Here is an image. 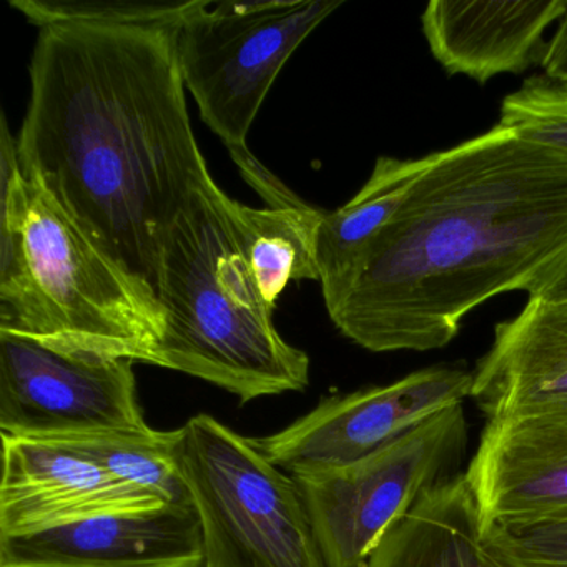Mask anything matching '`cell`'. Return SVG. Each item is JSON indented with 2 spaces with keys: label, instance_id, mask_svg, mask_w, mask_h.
Masks as SVG:
<instances>
[{
  "label": "cell",
  "instance_id": "13",
  "mask_svg": "<svg viewBox=\"0 0 567 567\" xmlns=\"http://www.w3.org/2000/svg\"><path fill=\"white\" fill-rule=\"evenodd\" d=\"M566 11L567 0H433L421 25L431 54L447 74L486 84L496 75L540 65L547 45L544 34Z\"/></svg>",
  "mask_w": 567,
  "mask_h": 567
},
{
  "label": "cell",
  "instance_id": "8",
  "mask_svg": "<svg viewBox=\"0 0 567 567\" xmlns=\"http://www.w3.org/2000/svg\"><path fill=\"white\" fill-rule=\"evenodd\" d=\"M135 361L81 357L0 331V433L41 440L148 426Z\"/></svg>",
  "mask_w": 567,
  "mask_h": 567
},
{
  "label": "cell",
  "instance_id": "21",
  "mask_svg": "<svg viewBox=\"0 0 567 567\" xmlns=\"http://www.w3.org/2000/svg\"><path fill=\"white\" fill-rule=\"evenodd\" d=\"M484 540L509 567H567V519L484 526Z\"/></svg>",
  "mask_w": 567,
  "mask_h": 567
},
{
  "label": "cell",
  "instance_id": "22",
  "mask_svg": "<svg viewBox=\"0 0 567 567\" xmlns=\"http://www.w3.org/2000/svg\"><path fill=\"white\" fill-rule=\"evenodd\" d=\"M527 295L529 300H567V250L534 281Z\"/></svg>",
  "mask_w": 567,
  "mask_h": 567
},
{
  "label": "cell",
  "instance_id": "1",
  "mask_svg": "<svg viewBox=\"0 0 567 567\" xmlns=\"http://www.w3.org/2000/svg\"><path fill=\"white\" fill-rule=\"evenodd\" d=\"M178 28L39 29L16 137L24 177L155 297L175 221L215 182L188 115Z\"/></svg>",
  "mask_w": 567,
  "mask_h": 567
},
{
  "label": "cell",
  "instance_id": "23",
  "mask_svg": "<svg viewBox=\"0 0 567 567\" xmlns=\"http://www.w3.org/2000/svg\"><path fill=\"white\" fill-rule=\"evenodd\" d=\"M540 68L547 75L567 79V11L557 25L556 34L547 42Z\"/></svg>",
  "mask_w": 567,
  "mask_h": 567
},
{
  "label": "cell",
  "instance_id": "11",
  "mask_svg": "<svg viewBox=\"0 0 567 567\" xmlns=\"http://www.w3.org/2000/svg\"><path fill=\"white\" fill-rule=\"evenodd\" d=\"M464 476L484 526L567 519V408L487 420Z\"/></svg>",
  "mask_w": 567,
  "mask_h": 567
},
{
  "label": "cell",
  "instance_id": "7",
  "mask_svg": "<svg viewBox=\"0 0 567 567\" xmlns=\"http://www.w3.org/2000/svg\"><path fill=\"white\" fill-rule=\"evenodd\" d=\"M466 451V413L454 404L354 463L291 474L324 567H367L398 519L463 473Z\"/></svg>",
  "mask_w": 567,
  "mask_h": 567
},
{
  "label": "cell",
  "instance_id": "3",
  "mask_svg": "<svg viewBox=\"0 0 567 567\" xmlns=\"http://www.w3.org/2000/svg\"><path fill=\"white\" fill-rule=\"evenodd\" d=\"M0 331L81 357L158 364L161 301L94 244L0 134Z\"/></svg>",
  "mask_w": 567,
  "mask_h": 567
},
{
  "label": "cell",
  "instance_id": "9",
  "mask_svg": "<svg viewBox=\"0 0 567 567\" xmlns=\"http://www.w3.org/2000/svg\"><path fill=\"white\" fill-rule=\"evenodd\" d=\"M471 390L473 371L426 368L383 386L324 398L285 430L251 441L290 474L344 466L463 404Z\"/></svg>",
  "mask_w": 567,
  "mask_h": 567
},
{
  "label": "cell",
  "instance_id": "15",
  "mask_svg": "<svg viewBox=\"0 0 567 567\" xmlns=\"http://www.w3.org/2000/svg\"><path fill=\"white\" fill-rule=\"evenodd\" d=\"M237 165L245 181L265 198L264 208L231 200V215L255 284L275 310L291 280H320L317 237L324 210L297 197L254 154Z\"/></svg>",
  "mask_w": 567,
  "mask_h": 567
},
{
  "label": "cell",
  "instance_id": "16",
  "mask_svg": "<svg viewBox=\"0 0 567 567\" xmlns=\"http://www.w3.org/2000/svg\"><path fill=\"white\" fill-rule=\"evenodd\" d=\"M367 567H509L484 540L463 473L424 494L384 534Z\"/></svg>",
  "mask_w": 567,
  "mask_h": 567
},
{
  "label": "cell",
  "instance_id": "19",
  "mask_svg": "<svg viewBox=\"0 0 567 567\" xmlns=\"http://www.w3.org/2000/svg\"><path fill=\"white\" fill-rule=\"evenodd\" d=\"M499 127L523 141L567 155V79H527L501 105Z\"/></svg>",
  "mask_w": 567,
  "mask_h": 567
},
{
  "label": "cell",
  "instance_id": "18",
  "mask_svg": "<svg viewBox=\"0 0 567 567\" xmlns=\"http://www.w3.org/2000/svg\"><path fill=\"white\" fill-rule=\"evenodd\" d=\"M35 441L78 454L118 480L158 494L165 503L181 506L192 504L178 461L181 427L174 431L154 430L151 426L79 431Z\"/></svg>",
  "mask_w": 567,
  "mask_h": 567
},
{
  "label": "cell",
  "instance_id": "2",
  "mask_svg": "<svg viewBox=\"0 0 567 567\" xmlns=\"http://www.w3.org/2000/svg\"><path fill=\"white\" fill-rule=\"evenodd\" d=\"M566 250L567 155L496 125L431 154L393 220L321 290L364 350H440L470 311L527 293Z\"/></svg>",
  "mask_w": 567,
  "mask_h": 567
},
{
  "label": "cell",
  "instance_id": "5",
  "mask_svg": "<svg viewBox=\"0 0 567 567\" xmlns=\"http://www.w3.org/2000/svg\"><path fill=\"white\" fill-rule=\"evenodd\" d=\"M182 430L181 470L205 567H324L297 481L210 414Z\"/></svg>",
  "mask_w": 567,
  "mask_h": 567
},
{
  "label": "cell",
  "instance_id": "12",
  "mask_svg": "<svg viewBox=\"0 0 567 567\" xmlns=\"http://www.w3.org/2000/svg\"><path fill=\"white\" fill-rule=\"evenodd\" d=\"M0 567H205L194 504L0 536Z\"/></svg>",
  "mask_w": 567,
  "mask_h": 567
},
{
  "label": "cell",
  "instance_id": "20",
  "mask_svg": "<svg viewBox=\"0 0 567 567\" xmlns=\"http://www.w3.org/2000/svg\"><path fill=\"white\" fill-rule=\"evenodd\" d=\"M187 2H99V0H11L38 29L65 22L122 25H178L194 8Z\"/></svg>",
  "mask_w": 567,
  "mask_h": 567
},
{
  "label": "cell",
  "instance_id": "17",
  "mask_svg": "<svg viewBox=\"0 0 567 567\" xmlns=\"http://www.w3.org/2000/svg\"><path fill=\"white\" fill-rule=\"evenodd\" d=\"M423 158L380 157L371 177L343 207L323 212L317 237L321 287L337 280L400 210L411 185L430 164Z\"/></svg>",
  "mask_w": 567,
  "mask_h": 567
},
{
  "label": "cell",
  "instance_id": "6",
  "mask_svg": "<svg viewBox=\"0 0 567 567\" xmlns=\"http://www.w3.org/2000/svg\"><path fill=\"white\" fill-rule=\"evenodd\" d=\"M341 6L343 0H195L178 28V65L202 121L230 155L248 151L251 125L281 69Z\"/></svg>",
  "mask_w": 567,
  "mask_h": 567
},
{
  "label": "cell",
  "instance_id": "14",
  "mask_svg": "<svg viewBox=\"0 0 567 567\" xmlns=\"http://www.w3.org/2000/svg\"><path fill=\"white\" fill-rule=\"evenodd\" d=\"M471 398L487 420L567 408V300H527L496 324L474 368Z\"/></svg>",
  "mask_w": 567,
  "mask_h": 567
},
{
  "label": "cell",
  "instance_id": "4",
  "mask_svg": "<svg viewBox=\"0 0 567 567\" xmlns=\"http://www.w3.org/2000/svg\"><path fill=\"white\" fill-rule=\"evenodd\" d=\"M231 200L212 182L168 235L157 293L165 311L157 367L200 378L247 404L303 391L310 358L275 328L274 308L241 250Z\"/></svg>",
  "mask_w": 567,
  "mask_h": 567
},
{
  "label": "cell",
  "instance_id": "10",
  "mask_svg": "<svg viewBox=\"0 0 567 567\" xmlns=\"http://www.w3.org/2000/svg\"><path fill=\"white\" fill-rule=\"evenodd\" d=\"M2 437L0 536L44 533L95 517L167 506L158 494L118 480L54 444Z\"/></svg>",
  "mask_w": 567,
  "mask_h": 567
}]
</instances>
